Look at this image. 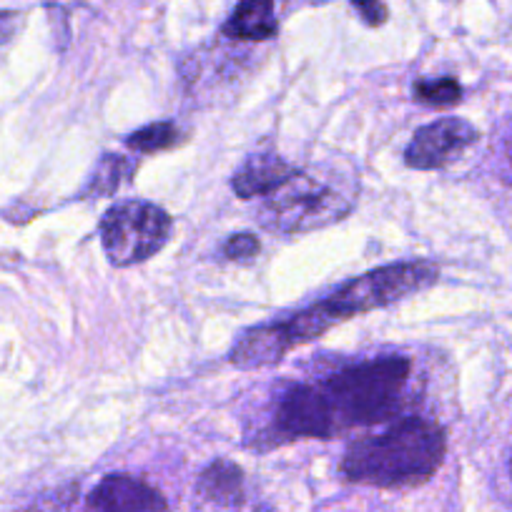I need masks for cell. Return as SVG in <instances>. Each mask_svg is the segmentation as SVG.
I'll list each match as a JSON object with an SVG mask.
<instances>
[{"mask_svg": "<svg viewBox=\"0 0 512 512\" xmlns=\"http://www.w3.org/2000/svg\"><path fill=\"white\" fill-rule=\"evenodd\" d=\"M440 279V269L432 262H395L369 269L344 282L337 292L322 302L292 314L282 322H267L251 327L236 339L229 362L239 369H262L282 362L292 349L319 339L337 324L357 314L384 309L402 302L417 292H425Z\"/></svg>", "mask_w": 512, "mask_h": 512, "instance_id": "1", "label": "cell"}, {"mask_svg": "<svg viewBox=\"0 0 512 512\" xmlns=\"http://www.w3.org/2000/svg\"><path fill=\"white\" fill-rule=\"evenodd\" d=\"M447 455V432L437 420L400 417L379 435L354 440L342 457L349 482L379 490L420 487L437 475Z\"/></svg>", "mask_w": 512, "mask_h": 512, "instance_id": "2", "label": "cell"}, {"mask_svg": "<svg viewBox=\"0 0 512 512\" xmlns=\"http://www.w3.org/2000/svg\"><path fill=\"white\" fill-rule=\"evenodd\" d=\"M412 379V362L407 357H374L347 364L317 384L327 407L332 432L352 427H369L397 417L405 405Z\"/></svg>", "mask_w": 512, "mask_h": 512, "instance_id": "3", "label": "cell"}, {"mask_svg": "<svg viewBox=\"0 0 512 512\" xmlns=\"http://www.w3.org/2000/svg\"><path fill=\"white\" fill-rule=\"evenodd\" d=\"M354 209V191L322 176L317 169L297 171L272 194L262 196L256 221L274 234H309L347 219Z\"/></svg>", "mask_w": 512, "mask_h": 512, "instance_id": "4", "label": "cell"}, {"mask_svg": "<svg viewBox=\"0 0 512 512\" xmlns=\"http://www.w3.org/2000/svg\"><path fill=\"white\" fill-rule=\"evenodd\" d=\"M171 229L174 221L169 211L141 199L116 201L103 211L98 224L103 251L118 269L134 267L159 254L169 241Z\"/></svg>", "mask_w": 512, "mask_h": 512, "instance_id": "5", "label": "cell"}, {"mask_svg": "<svg viewBox=\"0 0 512 512\" xmlns=\"http://www.w3.org/2000/svg\"><path fill=\"white\" fill-rule=\"evenodd\" d=\"M480 131L470 121L457 116L437 118L417 128L405 149V164L417 171H437L460 159L467 149L477 144Z\"/></svg>", "mask_w": 512, "mask_h": 512, "instance_id": "6", "label": "cell"}, {"mask_svg": "<svg viewBox=\"0 0 512 512\" xmlns=\"http://www.w3.org/2000/svg\"><path fill=\"white\" fill-rule=\"evenodd\" d=\"M81 512H169V502L151 482L113 472L88 492Z\"/></svg>", "mask_w": 512, "mask_h": 512, "instance_id": "7", "label": "cell"}, {"mask_svg": "<svg viewBox=\"0 0 512 512\" xmlns=\"http://www.w3.org/2000/svg\"><path fill=\"white\" fill-rule=\"evenodd\" d=\"M297 166L289 164L279 154H251L231 176V191L239 199H254V196H267L274 189L292 179L297 174Z\"/></svg>", "mask_w": 512, "mask_h": 512, "instance_id": "8", "label": "cell"}, {"mask_svg": "<svg viewBox=\"0 0 512 512\" xmlns=\"http://www.w3.org/2000/svg\"><path fill=\"white\" fill-rule=\"evenodd\" d=\"M221 36L236 43H264L279 36L274 0H239L221 26Z\"/></svg>", "mask_w": 512, "mask_h": 512, "instance_id": "9", "label": "cell"}, {"mask_svg": "<svg viewBox=\"0 0 512 512\" xmlns=\"http://www.w3.org/2000/svg\"><path fill=\"white\" fill-rule=\"evenodd\" d=\"M136 169H139V164L134 159H128V156L103 154L98 164L93 166L81 196L83 199H106V196H113L126 181H131Z\"/></svg>", "mask_w": 512, "mask_h": 512, "instance_id": "10", "label": "cell"}, {"mask_svg": "<svg viewBox=\"0 0 512 512\" xmlns=\"http://www.w3.org/2000/svg\"><path fill=\"white\" fill-rule=\"evenodd\" d=\"M184 144V131L176 126V121H156L144 128H136L126 136V146L141 156L161 154Z\"/></svg>", "mask_w": 512, "mask_h": 512, "instance_id": "11", "label": "cell"}, {"mask_svg": "<svg viewBox=\"0 0 512 512\" xmlns=\"http://www.w3.org/2000/svg\"><path fill=\"white\" fill-rule=\"evenodd\" d=\"M412 96L417 103L430 108H452L462 101V83L452 76L420 78L412 83Z\"/></svg>", "mask_w": 512, "mask_h": 512, "instance_id": "12", "label": "cell"}, {"mask_svg": "<svg viewBox=\"0 0 512 512\" xmlns=\"http://www.w3.org/2000/svg\"><path fill=\"white\" fill-rule=\"evenodd\" d=\"M224 256L231 259V262H249L254 256H259L262 251V241L259 236L249 234V231H239V234H231L229 239L224 241Z\"/></svg>", "mask_w": 512, "mask_h": 512, "instance_id": "13", "label": "cell"}, {"mask_svg": "<svg viewBox=\"0 0 512 512\" xmlns=\"http://www.w3.org/2000/svg\"><path fill=\"white\" fill-rule=\"evenodd\" d=\"M349 3L369 28H379L390 21V8L384 6V0H349Z\"/></svg>", "mask_w": 512, "mask_h": 512, "instance_id": "14", "label": "cell"}, {"mask_svg": "<svg viewBox=\"0 0 512 512\" xmlns=\"http://www.w3.org/2000/svg\"><path fill=\"white\" fill-rule=\"evenodd\" d=\"M500 179L505 181L507 186H512V128L507 131V136L502 139L500 149Z\"/></svg>", "mask_w": 512, "mask_h": 512, "instance_id": "15", "label": "cell"}, {"mask_svg": "<svg viewBox=\"0 0 512 512\" xmlns=\"http://www.w3.org/2000/svg\"><path fill=\"white\" fill-rule=\"evenodd\" d=\"M18 23H21V13L0 11V46H6V43L16 36Z\"/></svg>", "mask_w": 512, "mask_h": 512, "instance_id": "16", "label": "cell"}, {"mask_svg": "<svg viewBox=\"0 0 512 512\" xmlns=\"http://www.w3.org/2000/svg\"><path fill=\"white\" fill-rule=\"evenodd\" d=\"M510 477H512V455H510Z\"/></svg>", "mask_w": 512, "mask_h": 512, "instance_id": "17", "label": "cell"}]
</instances>
